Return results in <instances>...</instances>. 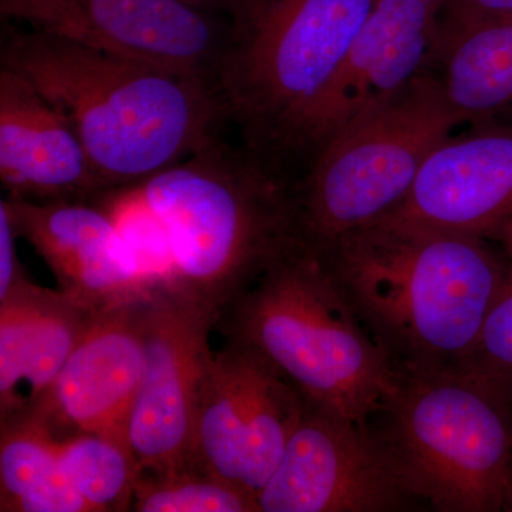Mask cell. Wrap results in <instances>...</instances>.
<instances>
[{
    "label": "cell",
    "mask_w": 512,
    "mask_h": 512,
    "mask_svg": "<svg viewBox=\"0 0 512 512\" xmlns=\"http://www.w3.org/2000/svg\"><path fill=\"white\" fill-rule=\"evenodd\" d=\"M315 247L396 370L466 365L510 264L493 242L394 215Z\"/></svg>",
    "instance_id": "obj_1"
},
{
    "label": "cell",
    "mask_w": 512,
    "mask_h": 512,
    "mask_svg": "<svg viewBox=\"0 0 512 512\" xmlns=\"http://www.w3.org/2000/svg\"><path fill=\"white\" fill-rule=\"evenodd\" d=\"M0 66L62 111L107 190L181 163L228 126L214 84L16 23L3 22Z\"/></svg>",
    "instance_id": "obj_2"
},
{
    "label": "cell",
    "mask_w": 512,
    "mask_h": 512,
    "mask_svg": "<svg viewBox=\"0 0 512 512\" xmlns=\"http://www.w3.org/2000/svg\"><path fill=\"white\" fill-rule=\"evenodd\" d=\"M136 185L164 229L173 282L218 313L306 241L298 180L222 136Z\"/></svg>",
    "instance_id": "obj_3"
},
{
    "label": "cell",
    "mask_w": 512,
    "mask_h": 512,
    "mask_svg": "<svg viewBox=\"0 0 512 512\" xmlns=\"http://www.w3.org/2000/svg\"><path fill=\"white\" fill-rule=\"evenodd\" d=\"M215 329L264 357L306 403L360 423L396 383L389 356L308 241L224 306Z\"/></svg>",
    "instance_id": "obj_4"
},
{
    "label": "cell",
    "mask_w": 512,
    "mask_h": 512,
    "mask_svg": "<svg viewBox=\"0 0 512 512\" xmlns=\"http://www.w3.org/2000/svg\"><path fill=\"white\" fill-rule=\"evenodd\" d=\"M376 0H227L215 86L242 147L295 178L303 124Z\"/></svg>",
    "instance_id": "obj_5"
},
{
    "label": "cell",
    "mask_w": 512,
    "mask_h": 512,
    "mask_svg": "<svg viewBox=\"0 0 512 512\" xmlns=\"http://www.w3.org/2000/svg\"><path fill=\"white\" fill-rule=\"evenodd\" d=\"M367 424L421 504L503 511L512 456L507 393L460 369L397 370Z\"/></svg>",
    "instance_id": "obj_6"
},
{
    "label": "cell",
    "mask_w": 512,
    "mask_h": 512,
    "mask_svg": "<svg viewBox=\"0 0 512 512\" xmlns=\"http://www.w3.org/2000/svg\"><path fill=\"white\" fill-rule=\"evenodd\" d=\"M458 121L430 73L366 111L320 148L298 180L303 237L326 245L396 211Z\"/></svg>",
    "instance_id": "obj_7"
},
{
    "label": "cell",
    "mask_w": 512,
    "mask_h": 512,
    "mask_svg": "<svg viewBox=\"0 0 512 512\" xmlns=\"http://www.w3.org/2000/svg\"><path fill=\"white\" fill-rule=\"evenodd\" d=\"M306 402L264 357L227 340L202 383L188 467L258 498L298 427Z\"/></svg>",
    "instance_id": "obj_8"
},
{
    "label": "cell",
    "mask_w": 512,
    "mask_h": 512,
    "mask_svg": "<svg viewBox=\"0 0 512 512\" xmlns=\"http://www.w3.org/2000/svg\"><path fill=\"white\" fill-rule=\"evenodd\" d=\"M218 312L173 281L144 299V372L128 424L138 471L188 467L195 413L214 350Z\"/></svg>",
    "instance_id": "obj_9"
},
{
    "label": "cell",
    "mask_w": 512,
    "mask_h": 512,
    "mask_svg": "<svg viewBox=\"0 0 512 512\" xmlns=\"http://www.w3.org/2000/svg\"><path fill=\"white\" fill-rule=\"evenodd\" d=\"M0 18L214 86L228 37L225 13L187 0H0Z\"/></svg>",
    "instance_id": "obj_10"
},
{
    "label": "cell",
    "mask_w": 512,
    "mask_h": 512,
    "mask_svg": "<svg viewBox=\"0 0 512 512\" xmlns=\"http://www.w3.org/2000/svg\"><path fill=\"white\" fill-rule=\"evenodd\" d=\"M258 503L261 512H400L423 505L367 421L309 403Z\"/></svg>",
    "instance_id": "obj_11"
},
{
    "label": "cell",
    "mask_w": 512,
    "mask_h": 512,
    "mask_svg": "<svg viewBox=\"0 0 512 512\" xmlns=\"http://www.w3.org/2000/svg\"><path fill=\"white\" fill-rule=\"evenodd\" d=\"M436 35V0H376L303 124L296 177L343 127L429 72Z\"/></svg>",
    "instance_id": "obj_12"
},
{
    "label": "cell",
    "mask_w": 512,
    "mask_h": 512,
    "mask_svg": "<svg viewBox=\"0 0 512 512\" xmlns=\"http://www.w3.org/2000/svg\"><path fill=\"white\" fill-rule=\"evenodd\" d=\"M148 291L93 312L49 389L23 406L60 439L97 434L130 450L128 424L144 372L143 309Z\"/></svg>",
    "instance_id": "obj_13"
},
{
    "label": "cell",
    "mask_w": 512,
    "mask_h": 512,
    "mask_svg": "<svg viewBox=\"0 0 512 512\" xmlns=\"http://www.w3.org/2000/svg\"><path fill=\"white\" fill-rule=\"evenodd\" d=\"M390 215L484 239L512 254V120L454 131Z\"/></svg>",
    "instance_id": "obj_14"
},
{
    "label": "cell",
    "mask_w": 512,
    "mask_h": 512,
    "mask_svg": "<svg viewBox=\"0 0 512 512\" xmlns=\"http://www.w3.org/2000/svg\"><path fill=\"white\" fill-rule=\"evenodd\" d=\"M3 202L18 238L25 239L49 266L60 291L90 312L130 301L153 286L138 272L113 218L100 202L9 197Z\"/></svg>",
    "instance_id": "obj_15"
},
{
    "label": "cell",
    "mask_w": 512,
    "mask_h": 512,
    "mask_svg": "<svg viewBox=\"0 0 512 512\" xmlns=\"http://www.w3.org/2000/svg\"><path fill=\"white\" fill-rule=\"evenodd\" d=\"M0 180L15 200L96 201L107 191L62 111L9 67H0Z\"/></svg>",
    "instance_id": "obj_16"
},
{
    "label": "cell",
    "mask_w": 512,
    "mask_h": 512,
    "mask_svg": "<svg viewBox=\"0 0 512 512\" xmlns=\"http://www.w3.org/2000/svg\"><path fill=\"white\" fill-rule=\"evenodd\" d=\"M92 315L60 289L20 276L0 298V416L19 409L23 383L28 386L26 404L49 389Z\"/></svg>",
    "instance_id": "obj_17"
},
{
    "label": "cell",
    "mask_w": 512,
    "mask_h": 512,
    "mask_svg": "<svg viewBox=\"0 0 512 512\" xmlns=\"http://www.w3.org/2000/svg\"><path fill=\"white\" fill-rule=\"evenodd\" d=\"M460 128L512 113V16L439 22L429 72Z\"/></svg>",
    "instance_id": "obj_18"
},
{
    "label": "cell",
    "mask_w": 512,
    "mask_h": 512,
    "mask_svg": "<svg viewBox=\"0 0 512 512\" xmlns=\"http://www.w3.org/2000/svg\"><path fill=\"white\" fill-rule=\"evenodd\" d=\"M59 466L93 512L131 511L138 468L128 448L76 433L59 440Z\"/></svg>",
    "instance_id": "obj_19"
},
{
    "label": "cell",
    "mask_w": 512,
    "mask_h": 512,
    "mask_svg": "<svg viewBox=\"0 0 512 512\" xmlns=\"http://www.w3.org/2000/svg\"><path fill=\"white\" fill-rule=\"evenodd\" d=\"M0 511L62 474L60 437L28 407L0 417Z\"/></svg>",
    "instance_id": "obj_20"
},
{
    "label": "cell",
    "mask_w": 512,
    "mask_h": 512,
    "mask_svg": "<svg viewBox=\"0 0 512 512\" xmlns=\"http://www.w3.org/2000/svg\"><path fill=\"white\" fill-rule=\"evenodd\" d=\"M131 511L261 512L258 498L197 468L165 473L138 471Z\"/></svg>",
    "instance_id": "obj_21"
},
{
    "label": "cell",
    "mask_w": 512,
    "mask_h": 512,
    "mask_svg": "<svg viewBox=\"0 0 512 512\" xmlns=\"http://www.w3.org/2000/svg\"><path fill=\"white\" fill-rule=\"evenodd\" d=\"M460 370L512 397V254L503 286Z\"/></svg>",
    "instance_id": "obj_22"
},
{
    "label": "cell",
    "mask_w": 512,
    "mask_h": 512,
    "mask_svg": "<svg viewBox=\"0 0 512 512\" xmlns=\"http://www.w3.org/2000/svg\"><path fill=\"white\" fill-rule=\"evenodd\" d=\"M9 512H93L92 505L64 474L20 498Z\"/></svg>",
    "instance_id": "obj_23"
},
{
    "label": "cell",
    "mask_w": 512,
    "mask_h": 512,
    "mask_svg": "<svg viewBox=\"0 0 512 512\" xmlns=\"http://www.w3.org/2000/svg\"><path fill=\"white\" fill-rule=\"evenodd\" d=\"M439 22L512 16V0H436Z\"/></svg>",
    "instance_id": "obj_24"
},
{
    "label": "cell",
    "mask_w": 512,
    "mask_h": 512,
    "mask_svg": "<svg viewBox=\"0 0 512 512\" xmlns=\"http://www.w3.org/2000/svg\"><path fill=\"white\" fill-rule=\"evenodd\" d=\"M16 235L8 208L0 201V298L8 293L13 284L25 275L16 252Z\"/></svg>",
    "instance_id": "obj_25"
},
{
    "label": "cell",
    "mask_w": 512,
    "mask_h": 512,
    "mask_svg": "<svg viewBox=\"0 0 512 512\" xmlns=\"http://www.w3.org/2000/svg\"><path fill=\"white\" fill-rule=\"evenodd\" d=\"M192 5L201 6V8L214 10V12L224 13L227 0H187Z\"/></svg>",
    "instance_id": "obj_26"
},
{
    "label": "cell",
    "mask_w": 512,
    "mask_h": 512,
    "mask_svg": "<svg viewBox=\"0 0 512 512\" xmlns=\"http://www.w3.org/2000/svg\"><path fill=\"white\" fill-rule=\"evenodd\" d=\"M508 498H512V456L510 464V481H508L507 495H505V500H508Z\"/></svg>",
    "instance_id": "obj_27"
}]
</instances>
